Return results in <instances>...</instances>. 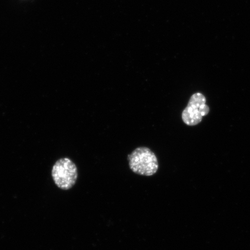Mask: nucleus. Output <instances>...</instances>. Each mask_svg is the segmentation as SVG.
I'll list each match as a JSON object with an SVG mask.
<instances>
[{
    "label": "nucleus",
    "instance_id": "nucleus-1",
    "mask_svg": "<svg viewBox=\"0 0 250 250\" xmlns=\"http://www.w3.org/2000/svg\"><path fill=\"white\" fill-rule=\"evenodd\" d=\"M131 170L141 176H151L157 172V157L151 149L145 146L137 148L127 156Z\"/></svg>",
    "mask_w": 250,
    "mask_h": 250
},
{
    "label": "nucleus",
    "instance_id": "nucleus-2",
    "mask_svg": "<svg viewBox=\"0 0 250 250\" xmlns=\"http://www.w3.org/2000/svg\"><path fill=\"white\" fill-rule=\"evenodd\" d=\"M52 176L56 185L59 188L68 190L76 183L77 167L69 158H61L56 161L53 167Z\"/></svg>",
    "mask_w": 250,
    "mask_h": 250
},
{
    "label": "nucleus",
    "instance_id": "nucleus-3",
    "mask_svg": "<svg viewBox=\"0 0 250 250\" xmlns=\"http://www.w3.org/2000/svg\"><path fill=\"white\" fill-rule=\"evenodd\" d=\"M209 111L205 96L201 93H196L190 97L188 104L183 111V121L188 126H195L201 123Z\"/></svg>",
    "mask_w": 250,
    "mask_h": 250
}]
</instances>
